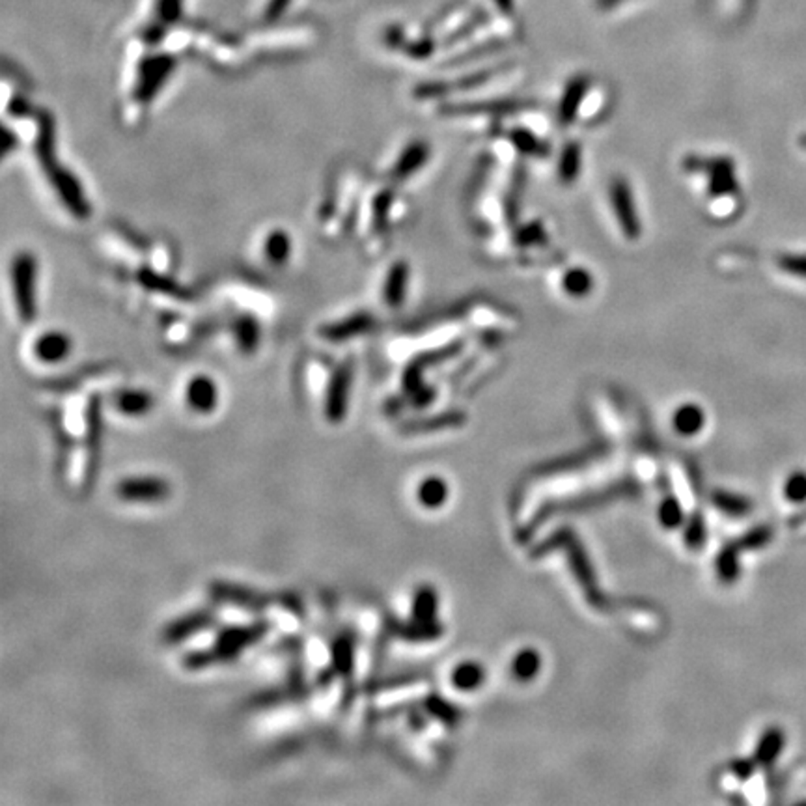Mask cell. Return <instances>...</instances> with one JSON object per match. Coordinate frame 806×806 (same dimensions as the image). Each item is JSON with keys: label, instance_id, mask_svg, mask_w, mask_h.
Instances as JSON below:
<instances>
[{"label": "cell", "instance_id": "1", "mask_svg": "<svg viewBox=\"0 0 806 806\" xmlns=\"http://www.w3.org/2000/svg\"><path fill=\"white\" fill-rule=\"evenodd\" d=\"M267 622H256L250 626H232L222 629L211 650L190 652L183 659V666L189 670H200L217 663H228L236 659L245 648L252 646L269 631Z\"/></svg>", "mask_w": 806, "mask_h": 806}, {"label": "cell", "instance_id": "8", "mask_svg": "<svg viewBox=\"0 0 806 806\" xmlns=\"http://www.w3.org/2000/svg\"><path fill=\"white\" fill-rule=\"evenodd\" d=\"M486 680V670H483L481 665L472 663V661H465L461 665H458L452 672V684L456 685V689L471 693L480 689V685Z\"/></svg>", "mask_w": 806, "mask_h": 806}, {"label": "cell", "instance_id": "13", "mask_svg": "<svg viewBox=\"0 0 806 806\" xmlns=\"http://www.w3.org/2000/svg\"><path fill=\"white\" fill-rule=\"evenodd\" d=\"M784 749V733L781 730H767V733L762 737L758 747V760L760 763H771Z\"/></svg>", "mask_w": 806, "mask_h": 806}, {"label": "cell", "instance_id": "16", "mask_svg": "<svg viewBox=\"0 0 806 806\" xmlns=\"http://www.w3.org/2000/svg\"><path fill=\"white\" fill-rule=\"evenodd\" d=\"M784 497L793 504H801L806 500V472L797 471L788 476L784 483Z\"/></svg>", "mask_w": 806, "mask_h": 806}, {"label": "cell", "instance_id": "9", "mask_svg": "<svg viewBox=\"0 0 806 806\" xmlns=\"http://www.w3.org/2000/svg\"><path fill=\"white\" fill-rule=\"evenodd\" d=\"M36 353L44 363L63 361V357H66V354L70 353V340L63 335H56V333L44 335L38 340Z\"/></svg>", "mask_w": 806, "mask_h": 806}, {"label": "cell", "instance_id": "21", "mask_svg": "<svg viewBox=\"0 0 806 806\" xmlns=\"http://www.w3.org/2000/svg\"><path fill=\"white\" fill-rule=\"evenodd\" d=\"M393 280H394V286H391L389 289H386V297H389L386 301L400 303L402 301V287H405V271L398 269Z\"/></svg>", "mask_w": 806, "mask_h": 806}, {"label": "cell", "instance_id": "6", "mask_svg": "<svg viewBox=\"0 0 806 806\" xmlns=\"http://www.w3.org/2000/svg\"><path fill=\"white\" fill-rule=\"evenodd\" d=\"M610 199L615 200L617 208H618V220L620 227L626 230L627 236L636 238L638 236V222H636V213H635V204H633V197L629 185H626L622 180H617L615 185L610 187Z\"/></svg>", "mask_w": 806, "mask_h": 806}, {"label": "cell", "instance_id": "5", "mask_svg": "<svg viewBox=\"0 0 806 806\" xmlns=\"http://www.w3.org/2000/svg\"><path fill=\"white\" fill-rule=\"evenodd\" d=\"M217 402H218L217 386L209 377L199 375L195 379H190L187 386V403L192 411L202 414L211 413L217 407Z\"/></svg>", "mask_w": 806, "mask_h": 806}, {"label": "cell", "instance_id": "4", "mask_svg": "<svg viewBox=\"0 0 806 806\" xmlns=\"http://www.w3.org/2000/svg\"><path fill=\"white\" fill-rule=\"evenodd\" d=\"M213 622H215V615H213L211 610H197V612H192V615H187V617L172 622L165 629L163 638L169 644H178L180 640H185V638H189L192 635L200 633L202 629H206Z\"/></svg>", "mask_w": 806, "mask_h": 806}, {"label": "cell", "instance_id": "10", "mask_svg": "<svg viewBox=\"0 0 806 806\" xmlns=\"http://www.w3.org/2000/svg\"><path fill=\"white\" fill-rule=\"evenodd\" d=\"M704 422H705L704 411L696 405H684L674 414L675 432H678L680 435H685V437L696 435L704 428Z\"/></svg>", "mask_w": 806, "mask_h": 806}, {"label": "cell", "instance_id": "2", "mask_svg": "<svg viewBox=\"0 0 806 806\" xmlns=\"http://www.w3.org/2000/svg\"><path fill=\"white\" fill-rule=\"evenodd\" d=\"M116 495L125 502H160L169 499L170 483L157 476L127 478L116 486Z\"/></svg>", "mask_w": 806, "mask_h": 806}, {"label": "cell", "instance_id": "18", "mask_svg": "<svg viewBox=\"0 0 806 806\" xmlns=\"http://www.w3.org/2000/svg\"><path fill=\"white\" fill-rule=\"evenodd\" d=\"M435 612V596L430 590H421L414 599V615L418 620H428Z\"/></svg>", "mask_w": 806, "mask_h": 806}, {"label": "cell", "instance_id": "17", "mask_svg": "<svg viewBox=\"0 0 806 806\" xmlns=\"http://www.w3.org/2000/svg\"><path fill=\"white\" fill-rule=\"evenodd\" d=\"M659 521H661V525L665 527V529H668V530H674V529H678L680 525H682V521H684V511H682V506L675 502V500H665L663 504H661V508H659Z\"/></svg>", "mask_w": 806, "mask_h": 806}, {"label": "cell", "instance_id": "11", "mask_svg": "<svg viewBox=\"0 0 806 806\" xmlns=\"http://www.w3.org/2000/svg\"><path fill=\"white\" fill-rule=\"evenodd\" d=\"M416 497H418V500H421V504L426 506V508H439V506H442L446 502V499H448L446 481L441 480L439 476L426 478L421 483V488H418Z\"/></svg>", "mask_w": 806, "mask_h": 806}, {"label": "cell", "instance_id": "12", "mask_svg": "<svg viewBox=\"0 0 806 806\" xmlns=\"http://www.w3.org/2000/svg\"><path fill=\"white\" fill-rule=\"evenodd\" d=\"M539 665H541V659H539L538 652L523 650L515 655V659L511 663V670H513L515 678H518L520 682H529L538 675Z\"/></svg>", "mask_w": 806, "mask_h": 806}, {"label": "cell", "instance_id": "3", "mask_svg": "<svg viewBox=\"0 0 806 806\" xmlns=\"http://www.w3.org/2000/svg\"><path fill=\"white\" fill-rule=\"evenodd\" d=\"M211 592L217 599H220L224 603H230V605H236L241 608H250V610H262V608L275 605V603H282V605L289 603V599L286 596L284 597L282 596H266V594H257V592H252L247 588L224 585V583L215 585L211 588Z\"/></svg>", "mask_w": 806, "mask_h": 806}, {"label": "cell", "instance_id": "20", "mask_svg": "<svg viewBox=\"0 0 806 806\" xmlns=\"http://www.w3.org/2000/svg\"><path fill=\"white\" fill-rule=\"evenodd\" d=\"M566 287L571 294H580V292L585 294L590 287V280L587 278V273H573V275L566 277Z\"/></svg>", "mask_w": 806, "mask_h": 806}, {"label": "cell", "instance_id": "14", "mask_svg": "<svg viewBox=\"0 0 806 806\" xmlns=\"http://www.w3.org/2000/svg\"><path fill=\"white\" fill-rule=\"evenodd\" d=\"M116 405L125 414L139 416V414H144L151 407V396L142 391H127V393L120 394Z\"/></svg>", "mask_w": 806, "mask_h": 806}, {"label": "cell", "instance_id": "15", "mask_svg": "<svg viewBox=\"0 0 806 806\" xmlns=\"http://www.w3.org/2000/svg\"><path fill=\"white\" fill-rule=\"evenodd\" d=\"M333 663H335V668L338 670V674L349 675V670L353 665V646H351V640L344 635L335 640Z\"/></svg>", "mask_w": 806, "mask_h": 806}, {"label": "cell", "instance_id": "7", "mask_svg": "<svg viewBox=\"0 0 806 806\" xmlns=\"http://www.w3.org/2000/svg\"><path fill=\"white\" fill-rule=\"evenodd\" d=\"M347 393H349V374L340 372L338 377L333 381L327 396V416L331 422H340L344 418L347 405Z\"/></svg>", "mask_w": 806, "mask_h": 806}, {"label": "cell", "instance_id": "19", "mask_svg": "<svg viewBox=\"0 0 806 806\" xmlns=\"http://www.w3.org/2000/svg\"><path fill=\"white\" fill-rule=\"evenodd\" d=\"M289 252V241L286 234H275L267 241V256L275 262H282L287 257Z\"/></svg>", "mask_w": 806, "mask_h": 806}]
</instances>
